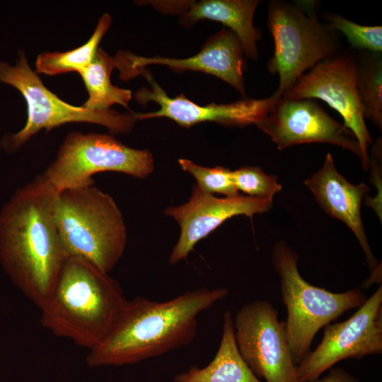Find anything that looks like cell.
<instances>
[{"instance_id": "6da1fadb", "label": "cell", "mask_w": 382, "mask_h": 382, "mask_svg": "<svg viewBox=\"0 0 382 382\" xmlns=\"http://www.w3.org/2000/svg\"><path fill=\"white\" fill-rule=\"evenodd\" d=\"M57 195L42 174L18 190L0 214V261L40 308L68 257L56 221Z\"/></svg>"}, {"instance_id": "7a4b0ae2", "label": "cell", "mask_w": 382, "mask_h": 382, "mask_svg": "<svg viewBox=\"0 0 382 382\" xmlns=\"http://www.w3.org/2000/svg\"><path fill=\"white\" fill-rule=\"evenodd\" d=\"M224 287L201 288L158 301L143 296L127 300L112 330L88 351L89 367L134 364L190 344L199 316L224 299Z\"/></svg>"}, {"instance_id": "3957f363", "label": "cell", "mask_w": 382, "mask_h": 382, "mask_svg": "<svg viewBox=\"0 0 382 382\" xmlns=\"http://www.w3.org/2000/svg\"><path fill=\"white\" fill-rule=\"evenodd\" d=\"M126 301L121 286L109 273L83 258L69 257L40 308V323L89 351L112 330Z\"/></svg>"}, {"instance_id": "277c9868", "label": "cell", "mask_w": 382, "mask_h": 382, "mask_svg": "<svg viewBox=\"0 0 382 382\" xmlns=\"http://www.w3.org/2000/svg\"><path fill=\"white\" fill-rule=\"evenodd\" d=\"M56 221L65 253L109 273L124 254L127 237L122 214L111 195L94 183L57 195Z\"/></svg>"}, {"instance_id": "5b68a950", "label": "cell", "mask_w": 382, "mask_h": 382, "mask_svg": "<svg viewBox=\"0 0 382 382\" xmlns=\"http://www.w3.org/2000/svg\"><path fill=\"white\" fill-rule=\"evenodd\" d=\"M272 261L280 278L282 299L287 312V339L297 366L310 352L321 328L345 312L360 307L366 297L360 289L335 293L309 284L299 273L297 254L284 241L275 244Z\"/></svg>"}, {"instance_id": "8992f818", "label": "cell", "mask_w": 382, "mask_h": 382, "mask_svg": "<svg viewBox=\"0 0 382 382\" xmlns=\"http://www.w3.org/2000/svg\"><path fill=\"white\" fill-rule=\"evenodd\" d=\"M272 0L267 5V28L274 44L267 69L279 76L274 93L282 98L303 74L340 52L337 32L317 18L311 3Z\"/></svg>"}, {"instance_id": "52a82bcc", "label": "cell", "mask_w": 382, "mask_h": 382, "mask_svg": "<svg viewBox=\"0 0 382 382\" xmlns=\"http://www.w3.org/2000/svg\"><path fill=\"white\" fill-rule=\"evenodd\" d=\"M0 83L12 86L24 97L28 119L24 127L3 140L9 151L20 148L42 129L46 131L68 122H89L105 126L112 134H128L136 121L134 112L121 114L112 110H93L69 105L48 90L30 68L23 51L14 66L0 61Z\"/></svg>"}, {"instance_id": "ba28073f", "label": "cell", "mask_w": 382, "mask_h": 382, "mask_svg": "<svg viewBox=\"0 0 382 382\" xmlns=\"http://www.w3.org/2000/svg\"><path fill=\"white\" fill-rule=\"evenodd\" d=\"M154 169V157L147 149L127 146L110 134L74 132L66 137L42 175L59 193L94 183L92 175L100 172L116 171L144 179Z\"/></svg>"}, {"instance_id": "9c48e42d", "label": "cell", "mask_w": 382, "mask_h": 382, "mask_svg": "<svg viewBox=\"0 0 382 382\" xmlns=\"http://www.w3.org/2000/svg\"><path fill=\"white\" fill-rule=\"evenodd\" d=\"M233 320L238 349L248 367L266 382H298L297 366L289 346L286 323L266 299L243 306Z\"/></svg>"}, {"instance_id": "30bf717a", "label": "cell", "mask_w": 382, "mask_h": 382, "mask_svg": "<svg viewBox=\"0 0 382 382\" xmlns=\"http://www.w3.org/2000/svg\"><path fill=\"white\" fill-rule=\"evenodd\" d=\"M357 58L352 51L340 52L303 74L282 98L320 99L335 110L359 146L362 168H369L372 138L365 122L357 89Z\"/></svg>"}, {"instance_id": "8fae6325", "label": "cell", "mask_w": 382, "mask_h": 382, "mask_svg": "<svg viewBox=\"0 0 382 382\" xmlns=\"http://www.w3.org/2000/svg\"><path fill=\"white\" fill-rule=\"evenodd\" d=\"M382 353V286L348 319L325 327L320 344L297 364L298 382H310L337 363Z\"/></svg>"}, {"instance_id": "7c38bea8", "label": "cell", "mask_w": 382, "mask_h": 382, "mask_svg": "<svg viewBox=\"0 0 382 382\" xmlns=\"http://www.w3.org/2000/svg\"><path fill=\"white\" fill-rule=\"evenodd\" d=\"M137 75H141L147 80L150 88H142L137 91L135 93L136 100L142 105L154 101L158 104L160 108L146 113H134L136 119L166 117L185 128L204 122L240 127L256 125L280 98L274 93L266 98H243L227 104L210 103L202 105L190 100L183 94L175 98L169 97L147 68L139 69L135 76Z\"/></svg>"}, {"instance_id": "4fadbf2b", "label": "cell", "mask_w": 382, "mask_h": 382, "mask_svg": "<svg viewBox=\"0 0 382 382\" xmlns=\"http://www.w3.org/2000/svg\"><path fill=\"white\" fill-rule=\"evenodd\" d=\"M256 126L270 137L279 151L297 144L326 143L345 149L361 159L353 133L313 99L280 98Z\"/></svg>"}, {"instance_id": "5bb4252c", "label": "cell", "mask_w": 382, "mask_h": 382, "mask_svg": "<svg viewBox=\"0 0 382 382\" xmlns=\"http://www.w3.org/2000/svg\"><path fill=\"white\" fill-rule=\"evenodd\" d=\"M273 199L244 196L217 197L192 187L190 199L180 206L167 207L165 214L173 217L180 227L179 238L173 248L169 262L175 265L185 260L195 245L226 220L237 215L253 218L268 212Z\"/></svg>"}, {"instance_id": "9a60e30c", "label": "cell", "mask_w": 382, "mask_h": 382, "mask_svg": "<svg viewBox=\"0 0 382 382\" xmlns=\"http://www.w3.org/2000/svg\"><path fill=\"white\" fill-rule=\"evenodd\" d=\"M243 57L239 39L232 30L224 28L209 37L197 54L188 58L147 57L121 51L114 59L115 67L120 70V77L123 80L135 77L139 69L148 65L159 64L168 66L176 72L193 71L213 75L228 83L245 98Z\"/></svg>"}, {"instance_id": "2e32d148", "label": "cell", "mask_w": 382, "mask_h": 382, "mask_svg": "<svg viewBox=\"0 0 382 382\" xmlns=\"http://www.w3.org/2000/svg\"><path fill=\"white\" fill-rule=\"evenodd\" d=\"M321 209L345 223L357 237L372 271L378 260L373 254L361 216V204L369 187L361 183H350L337 170L332 157L327 154L322 168L305 180Z\"/></svg>"}, {"instance_id": "e0dca14e", "label": "cell", "mask_w": 382, "mask_h": 382, "mask_svg": "<svg viewBox=\"0 0 382 382\" xmlns=\"http://www.w3.org/2000/svg\"><path fill=\"white\" fill-rule=\"evenodd\" d=\"M260 0H202L192 1L180 19V24L190 28L200 20L221 23L239 39L244 55L256 60L259 54L257 42L261 31L253 24V17Z\"/></svg>"}, {"instance_id": "ac0fdd59", "label": "cell", "mask_w": 382, "mask_h": 382, "mask_svg": "<svg viewBox=\"0 0 382 382\" xmlns=\"http://www.w3.org/2000/svg\"><path fill=\"white\" fill-rule=\"evenodd\" d=\"M174 382H262L253 373L238 349L229 311L224 313L221 342L214 359L202 368L194 366L178 374Z\"/></svg>"}, {"instance_id": "d6986e66", "label": "cell", "mask_w": 382, "mask_h": 382, "mask_svg": "<svg viewBox=\"0 0 382 382\" xmlns=\"http://www.w3.org/2000/svg\"><path fill=\"white\" fill-rule=\"evenodd\" d=\"M115 67L114 58L98 48L91 63L79 72L88 93L83 108L100 111L110 110L114 104L128 108L132 91L112 84L110 74Z\"/></svg>"}, {"instance_id": "ffe728a7", "label": "cell", "mask_w": 382, "mask_h": 382, "mask_svg": "<svg viewBox=\"0 0 382 382\" xmlns=\"http://www.w3.org/2000/svg\"><path fill=\"white\" fill-rule=\"evenodd\" d=\"M111 22V16L105 13L100 18L93 34L84 45L68 52L39 54L35 62V72L50 76L71 71L79 73L93 61L98 45Z\"/></svg>"}, {"instance_id": "44dd1931", "label": "cell", "mask_w": 382, "mask_h": 382, "mask_svg": "<svg viewBox=\"0 0 382 382\" xmlns=\"http://www.w3.org/2000/svg\"><path fill=\"white\" fill-rule=\"evenodd\" d=\"M357 89L364 118L381 129V53L362 52L357 58Z\"/></svg>"}, {"instance_id": "7402d4cb", "label": "cell", "mask_w": 382, "mask_h": 382, "mask_svg": "<svg viewBox=\"0 0 382 382\" xmlns=\"http://www.w3.org/2000/svg\"><path fill=\"white\" fill-rule=\"evenodd\" d=\"M328 24L347 38L351 48L361 52L381 53L382 27L361 25L337 13L325 16Z\"/></svg>"}, {"instance_id": "603a6c76", "label": "cell", "mask_w": 382, "mask_h": 382, "mask_svg": "<svg viewBox=\"0 0 382 382\" xmlns=\"http://www.w3.org/2000/svg\"><path fill=\"white\" fill-rule=\"evenodd\" d=\"M178 163L184 171L195 178L196 185L202 190L210 194H222L226 197L239 194L233 183L231 170L221 166L204 167L186 158L179 159Z\"/></svg>"}, {"instance_id": "cb8c5ba5", "label": "cell", "mask_w": 382, "mask_h": 382, "mask_svg": "<svg viewBox=\"0 0 382 382\" xmlns=\"http://www.w3.org/2000/svg\"><path fill=\"white\" fill-rule=\"evenodd\" d=\"M231 178L236 190L250 197L273 199L282 188L276 175H267L259 167L231 170Z\"/></svg>"}, {"instance_id": "d4e9b609", "label": "cell", "mask_w": 382, "mask_h": 382, "mask_svg": "<svg viewBox=\"0 0 382 382\" xmlns=\"http://www.w3.org/2000/svg\"><path fill=\"white\" fill-rule=\"evenodd\" d=\"M310 382H360L354 375L342 368H331L328 373Z\"/></svg>"}]
</instances>
